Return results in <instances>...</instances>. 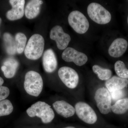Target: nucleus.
Here are the masks:
<instances>
[{
    "mask_svg": "<svg viewBox=\"0 0 128 128\" xmlns=\"http://www.w3.org/2000/svg\"><path fill=\"white\" fill-rule=\"evenodd\" d=\"M26 112L32 118L37 116L40 118L44 124L50 122L54 118V112L50 106L41 101L32 105L27 110Z\"/></svg>",
    "mask_w": 128,
    "mask_h": 128,
    "instance_id": "obj_1",
    "label": "nucleus"
},
{
    "mask_svg": "<svg viewBox=\"0 0 128 128\" xmlns=\"http://www.w3.org/2000/svg\"><path fill=\"white\" fill-rule=\"evenodd\" d=\"M44 46V40L42 36L38 34H33L29 38L25 47V56L28 59H38L42 54Z\"/></svg>",
    "mask_w": 128,
    "mask_h": 128,
    "instance_id": "obj_2",
    "label": "nucleus"
},
{
    "mask_svg": "<svg viewBox=\"0 0 128 128\" xmlns=\"http://www.w3.org/2000/svg\"><path fill=\"white\" fill-rule=\"evenodd\" d=\"M43 87V82L39 73L33 70L26 73L24 88L28 94L34 96H38L42 91Z\"/></svg>",
    "mask_w": 128,
    "mask_h": 128,
    "instance_id": "obj_3",
    "label": "nucleus"
},
{
    "mask_svg": "<svg viewBox=\"0 0 128 128\" xmlns=\"http://www.w3.org/2000/svg\"><path fill=\"white\" fill-rule=\"evenodd\" d=\"M87 12L90 18L96 23L104 25L109 23L112 19L109 12L102 5L92 2L88 6Z\"/></svg>",
    "mask_w": 128,
    "mask_h": 128,
    "instance_id": "obj_4",
    "label": "nucleus"
},
{
    "mask_svg": "<svg viewBox=\"0 0 128 128\" xmlns=\"http://www.w3.org/2000/svg\"><path fill=\"white\" fill-rule=\"evenodd\" d=\"M68 22L70 26L76 33L84 34L89 29V24L87 18L78 10L72 12L68 17Z\"/></svg>",
    "mask_w": 128,
    "mask_h": 128,
    "instance_id": "obj_5",
    "label": "nucleus"
},
{
    "mask_svg": "<svg viewBox=\"0 0 128 128\" xmlns=\"http://www.w3.org/2000/svg\"><path fill=\"white\" fill-rule=\"evenodd\" d=\"M94 98L97 106L101 113L107 114L111 110L112 98L109 91L104 88H101L96 91Z\"/></svg>",
    "mask_w": 128,
    "mask_h": 128,
    "instance_id": "obj_6",
    "label": "nucleus"
},
{
    "mask_svg": "<svg viewBox=\"0 0 128 128\" xmlns=\"http://www.w3.org/2000/svg\"><path fill=\"white\" fill-rule=\"evenodd\" d=\"M75 109L79 118L86 123L92 124L96 122L97 116L96 113L87 104L79 102L76 104Z\"/></svg>",
    "mask_w": 128,
    "mask_h": 128,
    "instance_id": "obj_7",
    "label": "nucleus"
},
{
    "mask_svg": "<svg viewBox=\"0 0 128 128\" xmlns=\"http://www.w3.org/2000/svg\"><path fill=\"white\" fill-rule=\"evenodd\" d=\"M58 74L62 82L68 88L74 89L78 86L79 76L72 68L68 66L61 67L58 71Z\"/></svg>",
    "mask_w": 128,
    "mask_h": 128,
    "instance_id": "obj_8",
    "label": "nucleus"
},
{
    "mask_svg": "<svg viewBox=\"0 0 128 128\" xmlns=\"http://www.w3.org/2000/svg\"><path fill=\"white\" fill-rule=\"evenodd\" d=\"M50 38L56 41L57 48L60 50L66 49L71 40L70 35L64 32L62 27L59 25H56L51 29Z\"/></svg>",
    "mask_w": 128,
    "mask_h": 128,
    "instance_id": "obj_9",
    "label": "nucleus"
},
{
    "mask_svg": "<svg viewBox=\"0 0 128 128\" xmlns=\"http://www.w3.org/2000/svg\"><path fill=\"white\" fill-rule=\"evenodd\" d=\"M62 57L66 62H73L79 66L84 64L88 60L87 56L84 54L70 47L65 49L62 53Z\"/></svg>",
    "mask_w": 128,
    "mask_h": 128,
    "instance_id": "obj_10",
    "label": "nucleus"
},
{
    "mask_svg": "<svg viewBox=\"0 0 128 128\" xmlns=\"http://www.w3.org/2000/svg\"><path fill=\"white\" fill-rule=\"evenodd\" d=\"M9 2L12 9L8 11L6 17L11 21L20 19L25 14V1L24 0H10Z\"/></svg>",
    "mask_w": 128,
    "mask_h": 128,
    "instance_id": "obj_11",
    "label": "nucleus"
},
{
    "mask_svg": "<svg viewBox=\"0 0 128 128\" xmlns=\"http://www.w3.org/2000/svg\"><path fill=\"white\" fill-rule=\"evenodd\" d=\"M128 46V42L126 40L123 38H116L110 45L108 49V54L114 58L121 57L126 52Z\"/></svg>",
    "mask_w": 128,
    "mask_h": 128,
    "instance_id": "obj_12",
    "label": "nucleus"
},
{
    "mask_svg": "<svg viewBox=\"0 0 128 128\" xmlns=\"http://www.w3.org/2000/svg\"><path fill=\"white\" fill-rule=\"evenodd\" d=\"M43 66L44 70L48 73H51L57 68V61L56 56L52 50L49 49L44 53L42 58Z\"/></svg>",
    "mask_w": 128,
    "mask_h": 128,
    "instance_id": "obj_13",
    "label": "nucleus"
},
{
    "mask_svg": "<svg viewBox=\"0 0 128 128\" xmlns=\"http://www.w3.org/2000/svg\"><path fill=\"white\" fill-rule=\"evenodd\" d=\"M53 106L57 113L64 118L72 116L76 112L74 108L64 101H57L53 104Z\"/></svg>",
    "mask_w": 128,
    "mask_h": 128,
    "instance_id": "obj_14",
    "label": "nucleus"
},
{
    "mask_svg": "<svg viewBox=\"0 0 128 128\" xmlns=\"http://www.w3.org/2000/svg\"><path fill=\"white\" fill-rule=\"evenodd\" d=\"M19 63L16 60L13 58H9L5 60L1 67L2 71L5 77L11 78L16 74Z\"/></svg>",
    "mask_w": 128,
    "mask_h": 128,
    "instance_id": "obj_15",
    "label": "nucleus"
},
{
    "mask_svg": "<svg viewBox=\"0 0 128 128\" xmlns=\"http://www.w3.org/2000/svg\"><path fill=\"white\" fill-rule=\"evenodd\" d=\"M128 84V79L119 76H113L105 82V86L110 92L122 90Z\"/></svg>",
    "mask_w": 128,
    "mask_h": 128,
    "instance_id": "obj_16",
    "label": "nucleus"
},
{
    "mask_svg": "<svg viewBox=\"0 0 128 128\" xmlns=\"http://www.w3.org/2000/svg\"><path fill=\"white\" fill-rule=\"evenodd\" d=\"M43 3L41 0H32L28 2L25 9L26 17L29 19L36 17L40 12L41 6Z\"/></svg>",
    "mask_w": 128,
    "mask_h": 128,
    "instance_id": "obj_17",
    "label": "nucleus"
},
{
    "mask_svg": "<svg viewBox=\"0 0 128 128\" xmlns=\"http://www.w3.org/2000/svg\"><path fill=\"white\" fill-rule=\"evenodd\" d=\"M6 50L8 54L14 55L17 52V43L13 37L9 33H5L3 35Z\"/></svg>",
    "mask_w": 128,
    "mask_h": 128,
    "instance_id": "obj_18",
    "label": "nucleus"
},
{
    "mask_svg": "<svg viewBox=\"0 0 128 128\" xmlns=\"http://www.w3.org/2000/svg\"><path fill=\"white\" fill-rule=\"evenodd\" d=\"M111 110L115 114H121L128 111V98H122L112 105Z\"/></svg>",
    "mask_w": 128,
    "mask_h": 128,
    "instance_id": "obj_19",
    "label": "nucleus"
},
{
    "mask_svg": "<svg viewBox=\"0 0 128 128\" xmlns=\"http://www.w3.org/2000/svg\"><path fill=\"white\" fill-rule=\"evenodd\" d=\"M92 70L98 76L99 79L102 80H109L112 75V72L109 69L102 68L97 65L92 66Z\"/></svg>",
    "mask_w": 128,
    "mask_h": 128,
    "instance_id": "obj_20",
    "label": "nucleus"
},
{
    "mask_svg": "<svg viewBox=\"0 0 128 128\" xmlns=\"http://www.w3.org/2000/svg\"><path fill=\"white\" fill-rule=\"evenodd\" d=\"M13 109V105L9 100L0 101V117L9 115L12 112Z\"/></svg>",
    "mask_w": 128,
    "mask_h": 128,
    "instance_id": "obj_21",
    "label": "nucleus"
},
{
    "mask_svg": "<svg viewBox=\"0 0 128 128\" xmlns=\"http://www.w3.org/2000/svg\"><path fill=\"white\" fill-rule=\"evenodd\" d=\"M15 38L17 46V52L18 54H22L24 51L26 45V37L24 34L19 32L16 34Z\"/></svg>",
    "mask_w": 128,
    "mask_h": 128,
    "instance_id": "obj_22",
    "label": "nucleus"
},
{
    "mask_svg": "<svg viewBox=\"0 0 128 128\" xmlns=\"http://www.w3.org/2000/svg\"><path fill=\"white\" fill-rule=\"evenodd\" d=\"M114 70L118 76L121 78L128 79V70L122 61L118 60L114 66Z\"/></svg>",
    "mask_w": 128,
    "mask_h": 128,
    "instance_id": "obj_23",
    "label": "nucleus"
},
{
    "mask_svg": "<svg viewBox=\"0 0 128 128\" xmlns=\"http://www.w3.org/2000/svg\"><path fill=\"white\" fill-rule=\"evenodd\" d=\"M4 82L3 79L0 76V101L4 100L10 94L9 88L6 86H2Z\"/></svg>",
    "mask_w": 128,
    "mask_h": 128,
    "instance_id": "obj_24",
    "label": "nucleus"
},
{
    "mask_svg": "<svg viewBox=\"0 0 128 128\" xmlns=\"http://www.w3.org/2000/svg\"><path fill=\"white\" fill-rule=\"evenodd\" d=\"M112 99L114 101H118L122 99L125 96V92L123 89L110 92Z\"/></svg>",
    "mask_w": 128,
    "mask_h": 128,
    "instance_id": "obj_25",
    "label": "nucleus"
},
{
    "mask_svg": "<svg viewBox=\"0 0 128 128\" xmlns=\"http://www.w3.org/2000/svg\"><path fill=\"white\" fill-rule=\"evenodd\" d=\"M75 128L74 127H66V128Z\"/></svg>",
    "mask_w": 128,
    "mask_h": 128,
    "instance_id": "obj_26",
    "label": "nucleus"
},
{
    "mask_svg": "<svg viewBox=\"0 0 128 128\" xmlns=\"http://www.w3.org/2000/svg\"><path fill=\"white\" fill-rule=\"evenodd\" d=\"M2 22V19L1 18H0V25L1 23Z\"/></svg>",
    "mask_w": 128,
    "mask_h": 128,
    "instance_id": "obj_27",
    "label": "nucleus"
},
{
    "mask_svg": "<svg viewBox=\"0 0 128 128\" xmlns=\"http://www.w3.org/2000/svg\"></svg>",
    "mask_w": 128,
    "mask_h": 128,
    "instance_id": "obj_28",
    "label": "nucleus"
}]
</instances>
